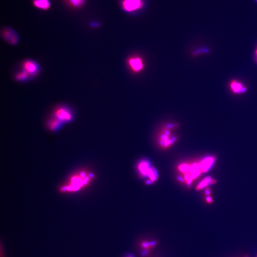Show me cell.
<instances>
[{"instance_id":"obj_7","label":"cell","mask_w":257,"mask_h":257,"mask_svg":"<svg viewBox=\"0 0 257 257\" xmlns=\"http://www.w3.org/2000/svg\"><path fill=\"white\" fill-rule=\"evenodd\" d=\"M141 257H146L151 253L153 248L157 246L156 240H142L139 244Z\"/></svg>"},{"instance_id":"obj_1","label":"cell","mask_w":257,"mask_h":257,"mask_svg":"<svg viewBox=\"0 0 257 257\" xmlns=\"http://www.w3.org/2000/svg\"><path fill=\"white\" fill-rule=\"evenodd\" d=\"M53 117H55L63 124L72 121L74 115L72 110L66 105L58 106L54 110Z\"/></svg>"},{"instance_id":"obj_16","label":"cell","mask_w":257,"mask_h":257,"mask_svg":"<svg viewBox=\"0 0 257 257\" xmlns=\"http://www.w3.org/2000/svg\"><path fill=\"white\" fill-rule=\"evenodd\" d=\"M205 201H206V202L207 203V204H211L213 202V199L210 196L206 197Z\"/></svg>"},{"instance_id":"obj_15","label":"cell","mask_w":257,"mask_h":257,"mask_svg":"<svg viewBox=\"0 0 257 257\" xmlns=\"http://www.w3.org/2000/svg\"><path fill=\"white\" fill-rule=\"evenodd\" d=\"M66 3L74 8H79L84 3L85 0H64Z\"/></svg>"},{"instance_id":"obj_9","label":"cell","mask_w":257,"mask_h":257,"mask_svg":"<svg viewBox=\"0 0 257 257\" xmlns=\"http://www.w3.org/2000/svg\"><path fill=\"white\" fill-rule=\"evenodd\" d=\"M230 89L233 93L240 94L247 91V87L244 85L241 82L237 80H233L230 84Z\"/></svg>"},{"instance_id":"obj_17","label":"cell","mask_w":257,"mask_h":257,"mask_svg":"<svg viewBox=\"0 0 257 257\" xmlns=\"http://www.w3.org/2000/svg\"><path fill=\"white\" fill-rule=\"evenodd\" d=\"M211 192V190L209 188H207L205 189V194L207 196H210Z\"/></svg>"},{"instance_id":"obj_20","label":"cell","mask_w":257,"mask_h":257,"mask_svg":"<svg viewBox=\"0 0 257 257\" xmlns=\"http://www.w3.org/2000/svg\"><path fill=\"white\" fill-rule=\"evenodd\" d=\"M256 58H257V49L256 50Z\"/></svg>"},{"instance_id":"obj_10","label":"cell","mask_w":257,"mask_h":257,"mask_svg":"<svg viewBox=\"0 0 257 257\" xmlns=\"http://www.w3.org/2000/svg\"><path fill=\"white\" fill-rule=\"evenodd\" d=\"M128 64L134 71H140L143 68L142 61L139 58L134 57L130 59L128 61Z\"/></svg>"},{"instance_id":"obj_5","label":"cell","mask_w":257,"mask_h":257,"mask_svg":"<svg viewBox=\"0 0 257 257\" xmlns=\"http://www.w3.org/2000/svg\"><path fill=\"white\" fill-rule=\"evenodd\" d=\"M21 67L22 70L27 72L34 78L38 75L41 70V68L38 63L31 59H27L23 61Z\"/></svg>"},{"instance_id":"obj_19","label":"cell","mask_w":257,"mask_h":257,"mask_svg":"<svg viewBox=\"0 0 257 257\" xmlns=\"http://www.w3.org/2000/svg\"><path fill=\"white\" fill-rule=\"evenodd\" d=\"M126 257H133V256H132V255H128V256H127Z\"/></svg>"},{"instance_id":"obj_2","label":"cell","mask_w":257,"mask_h":257,"mask_svg":"<svg viewBox=\"0 0 257 257\" xmlns=\"http://www.w3.org/2000/svg\"><path fill=\"white\" fill-rule=\"evenodd\" d=\"M92 177V176L86 174L85 173H81L80 174L76 175L71 178L69 185L64 189L70 191H76L88 184Z\"/></svg>"},{"instance_id":"obj_18","label":"cell","mask_w":257,"mask_h":257,"mask_svg":"<svg viewBox=\"0 0 257 257\" xmlns=\"http://www.w3.org/2000/svg\"><path fill=\"white\" fill-rule=\"evenodd\" d=\"M243 257H250L249 255L248 254H245L244 255V256H243Z\"/></svg>"},{"instance_id":"obj_21","label":"cell","mask_w":257,"mask_h":257,"mask_svg":"<svg viewBox=\"0 0 257 257\" xmlns=\"http://www.w3.org/2000/svg\"></svg>"},{"instance_id":"obj_4","label":"cell","mask_w":257,"mask_h":257,"mask_svg":"<svg viewBox=\"0 0 257 257\" xmlns=\"http://www.w3.org/2000/svg\"><path fill=\"white\" fill-rule=\"evenodd\" d=\"M161 133L159 137V143L162 149H167L175 143L177 138L173 137L171 133V129L173 127H167Z\"/></svg>"},{"instance_id":"obj_12","label":"cell","mask_w":257,"mask_h":257,"mask_svg":"<svg viewBox=\"0 0 257 257\" xmlns=\"http://www.w3.org/2000/svg\"><path fill=\"white\" fill-rule=\"evenodd\" d=\"M62 124L63 123L62 122L53 116L47 121V126L50 130L52 131H57L59 128L61 127Z\"/></svg>"},{"instance_id":"obj_6","label":"cell","mask_w":257,"mask_h":257,"mask_svg":"<svg viewBox=\"0 0 257 257\" xmlns=\"http://www.w3.org/2000/svg\"><path fill=\"white\" fill-rule=\"evenodd\" d=\"M1 36L4 41L11 45H16L20 40L18 34L14 29L8 27H4L2 30Z\"/></svg>"},{"instance_id":"obj_14","label":"cell","mask_w":257,"mask_h":257,"mask_svg":"<svg viewBox=\"0 0 257 257\" xmlns=\"http://www.w3.org/2000/svg\"><path fill=\"white\" fill-rule=\"evenodd\" d=\"M35 6L42 10H48L50 7L49 0H34Z\"/></svg>"},{"instance_id":"obj_8","label":"cell","mask_w":257,"mask_h":257,"mask_svg":"<svg viewBox=\"0 0 257 257\" xmlns=\"http://www.w3.org/2000/svg\"><path fill=\"white\" fill-rule=\"evenodd\" d=\"M142 6V0H124L122 2V8L127 12H134L140 9Z\"/></svg>"},{"instance_id":"obj_11","label":"cell","mask_w":257,"mask_h":257,"mask_svg":"<svg viewBox=\"0 0 257 257\" xmlns=\"http://www.w3.org/2000/svg\"><path fill=\"white\" fill-rule=\"evenodd\" d=\"M15 79L19 82H26L29 81L31 79L34 78L29 74L21 69L20 71L15 74Z\"/></svg>"},{"instance_id":"obj_3","label":"cell","mask_w":257,"mask_h":257,"mask_svg":"<svg viewBox=\"0 0 257 257\" xmlns=\"http://www.w3.org/2000/svg\"><path fill=\"white\" fill-rule=\"evenodd\" d=\"M138 169L141 176L142 177H148L149 178V182L153 183L157 180V174L155 169L150 167V165L148 161H141L138 164Z\"/></svg>"},{"instance_id":"obj_13","label":"cell","mask_w":257,"mask_h":257,"mask_svg":"<svg viewBox=\"0 0 257 257\" xmlns=\"http://www.w3.org/2000/svg\"><path fill=\"white\" fill-rule=\"evenodd\" d=\"M216 182L217 181L215 180L212 179L210 177H207L198 184L196 187V189L197 190H200L207 187L208 185L215 184Z\"/></svg>"}]
</instances>
